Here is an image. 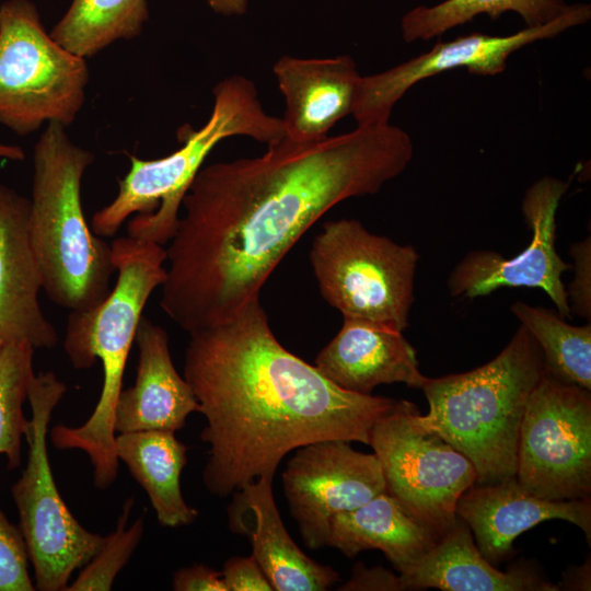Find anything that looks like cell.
<instances>
[{
	"mask_svg": "<svg viewBox=\"0 0 591 591\" xmlns=\"http://www.w3.org/2000/svg\"><path fill=\"white\" fill-rule=\"evenodd\" d=\"M274 477H259L233 493L229 526L250 538L252 555L276 591H325L339 580L332 567L316 563L289 535L273 493Z\"/></svg>",
	"mask_w": 591,
	"mask_h": 591,
	"instance_id": "obj_18",
	"label": "cell"
},
{
	"mask_svg": "<svg viewBox=\"0 0 591 591\" xmlns=\"http://www.w3.org/2000/svg\"><path fill=\"white\" fill-rule=\"evenodd\" d=\"M455 514L471 529L483 556L494 566L514 554L513 541L546 520L577 525L591 542V499L552 501L524 490L515 476L473 485L459 498Z\"/></svg>",
	"mask_w": 591,
	"mask_h": 591,
	"instance_id": "obj_16",
	"label": "cell"
},
{
	"mask_svg": "<svg viewBox=\"0 0 591 591\" xmlns=\"http://www.w3.org/2000/svg\"><path fill=\"white\" fill-rule=\"evenodd\" d=\"M340 590L399 591L405 589L399 575L395 576L381 567L368 569L362 564H357L350 580Z\"/></svg>",
	"mask_w": 591,
	"mask_h": 591,
	"instance_id": "obj_33",
	"label": "cell"
},
{
	"mask_svg": "<svg viewBox=\"0 0 591 591\" xmlns=\"http://www.w3.org/2000/svg\"><path fill=\"white\" fill-rule=\"evenodd\" d=\"M314 366L339 387L367 395L381 384L421 389L428 379L403 332L357 318H344Z\"/></svg>",
	"mask_w": 591,
	"mask_h": 591,
	"instance_id": "obj_19",
	"label": "cell"
},
{
	"mask_svg": "<svg viewBox=\"0 0 591 591\" xmlns=\"http://www.w3.org/2000/svg\"><path fill=\"white\" fill-rule=\"evenodd\" d=\"M65 126L51 121L33 154L28 229L43 290L58 306L90 309L111 291L112 246L88 224L81 184L94 154L76 144Z\"/></svg>",
	"mask_w": 591,
	"mask_h": 591,
	"instance_id": "obj_5",
	"label": "cell"
},
{
	"mask_svg": "<svg viewBox=\"0 0 591 591\" xmlns=\"http://www.w3.org/2000/svg\"><path fill=\"white\" fill-rule=\"evenodd\" d=\"M569 183L543 177L531 185L522 200V212L532 231L530 244L519 255L505 258L495 251H473L448 279L455 298L484 297L500 288H538L553 301L563 318L571 311L561 276L571 268L557 253L556 212Z\"/></svg>",
	"mask_w": 591,
	"mask_h": 591,
	"instance_id": "obj_14",
	"label": "cell"
},
{
	"mask_svg": "<svg viewBox=\"0 0 591 591\" xmlns=\"http://www.w3.org/2000/svg\"><path fill=\"white\" fill-rule=\"evenodd\" d=\"M228 591H274V587L253 555L234 556L221 570Z\"/></svg>",
	"mask_w": 591,
	"mask_h": 591,
	"instance_id": "obj_31",
	"label": "cell"
},
{
	"mask_svg": "<svg viewBox=\"0 0 591 591\" xmlns=\"http://www.w3.org/2000/svg\"><path fill=\"white\" fill-rule=\"evenodd\" d=\"M115 451L132 477L147 493L158 521L167 528L192 524L198 511L184 500L182 471L187 464V447L175 431L142 430L116 433Z\"/></svg>",
	"mask_w": 591,
	"mask_h": 591,
	"instance_id": "obj_23",
	"label": "cell"
},
{
	"mask_svg": "<svg viewBox=\"0 0 591 591\" xmlns=\"http://www.w3.org/2000/svg\"><path fill=\"white\" fill-rule=\"evenodd\" d=\"M35 348L25 341L7 343L0 354V454L9 468L21 464L22 439L28 425L23 405L34 378Z\"/></svg>",
	"mask_w": 591,
	"mask_h": 591,
	"instance_id": "obj_27",
	"label": "cell"
},
{
	"mask_svg": "<svg viewBox=\"0 0 591 591\" xmlns=\"http://www.w3.org/2000/svg\"><path fill=\"white\" fill-rule=\"evenodd\" d=\"M559 589L590 590V559L579 567H572L564 575Z\"/></svg>",
	"mask_w": 591,
	"mask_h": 591,
	"instance_id": "obj_34",
	"label": "cell"
},
{
	"mask_svg": "<svg viewBox=\"0 0 591 591\" xmlns=\"http://www.w3.org/2000/svg\"><path fill=\"white\" fill-rule=\"evenodd\" d=\"M514 476L542 499L590 498V391L544 372L522 417Z\"/></svg>",
	"mask_w": 591,
	"mask_h": 591,
	"instance_id": "obj_10",
	"label": "cell"
},
{
	"mask_svg": "<svg viewBox=\"0 0 591 591\" xmlns=\"http://www.w3.org/2000/svg\"><path fill=\"white\" fill-rule=\"evenodd\" d=\"M405 590L558 591L559 586L525 567L502 572L478 549L471 529L456 515L436 546L409 571L399 575Z\"/></svg>",
	"mask_w": 591,
	"mask_h": 591,
	"instance_id": "obj_22",
	"label": "cell"
},
{
	"mask_svg": "<svg viewBox=\"0 0 591 591\" xmlns=\"http://www.w3.org/2000/svg\"><path fill=\"white\" fill-rule=\"evenodd\" d=\"M135 341L139 349L136 381L117 398L115 432L182 429L192 413H199V404L173 363L166 331L142 316Z\"/></svg>",
	"mask_w": 591,
	"mask_h": 591,
	"instance_id": "obj_20",
	"label": "cell"
},
{
	"mask_svg": "<svg viewBox=\"0 0 591 591\" xmlns=\"http://www.w3.org/2000/svg\"><path fill=\"white\" fill-rule=\"evenodd\" d=\"M84 58L54 40L31 0L0 5V124L27 136L45 123L70 126L85 102Z\"/></svg>",
	"mask_w": 591,
	"mask_h": 591,
	"instance_id": "obj_9",
	"label": "cell"
},
{
	"mask_svg": "<svg viewBox=\"0 0 591 591\" xmlns=\"http://www.w3.org/2000/svg\"><path fill=\"white\" fill-rule=\"evenodd\" d=\"M572 4L564 0H445L434 5H418L401 21L406 43L427 40L486 14L496 20L505 12L518 13L526 26L549 23L567 12Z\"/></svg>",
	"mask_w": 591,
	"mask_h": 591,
	"instance_id": "obj_25",
	"label": "cell"
},
{
	"mask_svg": "<svg viewBox=\"0 0 591 591\" xmlns=\"http://www.w3.org/2000/svg\"><path fill=\"white\" fill-rule=\"evenodd\" d=\"M545 372L542 350L520 325L491 361L464 373L428 378L429 412L416 415L474 465L477 485L515 475L520 426L529 397Z\"/></svg>",
	"mask_w": 591,
	"mask_h": 591,
	"instance_id": "obj_4",
	"label": "cell"
},
{
	"mask_svg": "<svg viewBox=\"0 0 591 591\" xmlns=\"http://www.w3.org/2000/svg\"><path fill=\"white\" fill-rule=\"evenodd\" d=\"M183 144L153 160L129 155L130 169L118 181L116 197L97 210L91 223L99 236H113L127 223L129 236L166 244L173 236L183 198L212 149L223 139L246 136L267 146L283 138L281 118L263 108L254 83L239 74L213 88V106L199 130L184 128Z\"/></svg>",
	"mask_w": 591,
	"mask_h": 591,
	"instance_id": "obj_6",
	"label": "cell"
},
{
	"mask_svg": "<svg viewBox=\"0 0 591 591\" xmlns=\"http://www.w3.org/2000/svg\"><path fill=\"white\" fill-rule=\"evenodd\" d=\"M510 309L538 344L545 373L591 391V323L575 326L558 313L521 301Z\"/></svg>",
	"mask_w": 591,
	"mask_h": 591,
	"instance_id": "obj_26",
	"label": "cell"
},
{
	"mask_svg": "<svg viewBox=\"0 0 591 591\" xmlns=\"http://www.w3.org/2000/svg\"><path fill=\"white\" fill-rule=\"evenodd\" d=\"M390 123L201 167L167 242L160 306L188 334L231 318L300 237L343 200L376 194L413 159Z\"/></svg>",
	"mask_w": 591,
	"mask_h": 591,
	"instance_id": "obj_1",
	"label": "cell"
},
{
	"mask_svg": "<svg viewBox=\"0 0 591 591\" xmlns=\"http://www.w3.org/2000/svg\"><path fill=\"white\" fill-rule=\"evenodd\" d=\"M5 343L0 338V354L3 350Z\"/></svg>",
	"mask_w": 591,
	"mask_h": 591,
	"instance_id": "obj_37",
	"label": "cell"
},
{
	"mask_svg": "<svg viewBox=\"0 0 591 591\" xmlns=\"http://www.w3.org/2000/svg\"><path fill=\"white\" fill-rule=\"evenodd\" d=\"M66 391L67 385L54 372H40L32 379L27 394L32 416L24 437L27 460L11 488L34 570L35 590L39 591L66 590L73 571L89 563L105 541L70 512L50 467L49 420Z\"/></svg>",
	"mask_w": 591,
	"mask_h": 591,
	"instance_id": "obj_7",
	"label": "cell"
},
{
	"mask_svg": "<svg viewBox=\"0 0 591 591\" xmlns=\"http://www.w3.org/2000/svg\"><path fill=\"white\" fill-rule=\"evenodd\" d=\"M418 413L412 402L397 401L372 427L369 445L380 462L385 491L442 535L477 475L464 454L418 425Z\"/></svg>",
	"mask_w": 591,
	"mask_h": 591,
	"instance_id": "obj_11",
	"label": "cell"
},
{
	"mask_svg": "<svg viewBox=\"0 0 591 591\" xmlns=\"http://www.w3.org/2000/svg\"><path fill=\"white\" fill-rule=\"evenodd\" d=\"M250 0H207L213 12L222 15H242L246 12Z\"/></svg>",
	"mask_w": 591,
	"mask_h": 591,
	"instance_id": "obj_35",
	"label": "cell"
},
{
	"mask_svg": "<svg viewBox=\"0 0 591 591\" xmlns=\"http://www.w3.org/2000/svg\"><path fill=\"white\" fill-rule=\"evenodd\" d=\"M589 3H573L555 20L507 36L472 33L433 47L383 72L362 77L352 116L357 126L387 124L394 105L416 83L459 68L477 76H496L507 66L511 54L537 40L557 36L566 30L587 23Z\"/></svg>",
	"mask_w": 591,
	"mask_h": 591,
	"instance_id": "obj_12",
	"label": "cell"
},
{
	"mask_svg": "<svg viewBox=\"0 0 591 591\" xmlns=\"http://www.w3.org/2000/svg\"><path fill=\"white\" fill-rule=\"evenodd\" d=\"M573 258V280L567 292L570 311L580 317L591 321V241L590 236L570 246Z\"/></svg>",
	"mask_w": 591,
	"mask_h": 591,
	"instance_id": "obj_30",
	"label": "cell"
},
{
	"mask_svg": "<svg viewBox=\"0 0 591 591\" xmlns=\"http://www.w3.org/2000/svg\"><path fill=\"white\" fill-rule=\"evenodd\" d=\"M117 278L96 305L70 312L63 349L74 369H89L100 359L103 383L91 416L79 427L55 426L50 441L57 449L84 451L93 466V483L103 490L118 474L114 410L142 311L151 293L164 282L166 250L163 245L119 236L112 243Z\"/></svg>",
	"mask_w": 591,
	"mask_h": 591,
	"instance_id": "obj_3",
	"label": "cell"
},
{
	"mask_svg": "<svg viewBox=\"0 0 591 591\" xmlns=\"http://www.w3.org/2000/svg\"><path fill=\"white\" fill-rule=\"evenodd\" d=\"M148 19L147 0H71L49 34L63 48L86 59L119 39L137 37Z\"/></svg>",
	"mask_w": 591,
	"mask_h": 591,
	"instance_id": "obj_24",
	"label": "cell"
},
{
	"mask_svg": "<svg viewBox=\"0 0 591 591\" xmlns=\"http://www.w3.org/2000/svg\"><path fill=\"white\" fill-rule=\"evenodd\" d=\"M440 536L383 491L357 509L336 514L331 521L327 545L348 557L379 549L403 575L436 546Z\"/></svg>",
	"mask_w": 591,
	"mask_h": 591,
	"instance_id": "obj_21",
	"label": "cell"
},
{
	"mask_svg": "<svg viewBox=\"0 0 591 591\" xmlns=\"http://www.w3.org/2000/svg\"><path fill=\"white\" fill-rule=\"evenodd\" d=\"M134 505L132 498L125 501L115 530L105 536L100 551L86 563L77 579L68 584L67 591H108L139 545L144 530L143 518L131 525L128 519Z\"/></svg>",
	"mask_w": 591,
	"mask_h": 591,
	"instance_id": "obj_28",
	"label": "cell"
},
{
	"mask_svg": "<svg viewBox=\"0 0 591 591\" xmlns=\"http://www.w3.org/2000/svg\"><path fill=\"white\" fill-rule=\"evenodd\" d=\"M286 109L283 138L294 143L322 140L352 114L362 76L350 56L281 57L274 66Z\"/></svg>",
	"mask_w": 591,
	"mask_h": 591,
	"instance_id": "obj_17",
	"label": "cell"
},
{
	"mask_svg": "<svg viewBox=\"0 0 591 591\" xmlns=\"http://www.w3.org/2000/svg\"><path fill=\"white\" fill-rule=\"evenodd\" d=\"M27 547L19 525L0 507V591H33Z\"/></svg>",
	"mask_w": 591,
	"mask_h": 591,
	"instance_id": "obj_29",
	"label": "cell"
},
{
	"mask_svg": "<svg viewBox=\"0 0 591 591\" xmlns=\"http://www.w3.org/2000/svg\"><path fill=\"white\" fill-rule=\"evenodd\" d=\"M28 216L30 199L0 184V338L50 349L59 336L38 300L43 281Z\"/></svg>",
	"mask_w": 591,
	"mask_h": 591,
	"instance_id": "obj_15",
	"label": "cell"
},
{
	"mask_svg": "<svg viewBox=\"0 0 591 591\" xmlns=\"http://www.w3.org/2000/svg\"><path fill=\"white\" fill-rule=\"evenodd\" d=\"M0 158L12 161H22L25 159V152L19 146L0 143Z\"/></svg>",
	"mask_w": 591,
	"mask_h": 591,
	"instance_id": "obj_36",
	"label": "cell"
},
{
	"mask_svg": "<svg viewBox=\"0 0 591 591\" xmlns=\"http://www.w3.org/2000/svg\"><path fill=\"white\" fill-rule=\"evenodd\" d=\"M172 589L175 591H228L221 571L201 564L176 570L173 575Z\"/></svg>",
	"mask_w": 591,
	"mask_h": 591,
	"instance_id": "obj_32",
	"label": "cell"
},
{
	"mask_svg": "<svg viewBox=\"0 0 591 591\" xmlns=\"http://www.w3.org/2000/svg\"><path fill=\"white\" fill-rule=\"evenodd\" d=\"M206 419L207 490L233 494L321 440L369 444L397 401L344 390L274 335L259 297L225 322L189 333L184 375Z\"/></svg>",
	"mask_w": 591,
	"mask_h": 591,
	"instance_id": "obj_2",
	"label": "cell"
},
{
	"mask_svg": "<svg viewBox=\"0 0 591 591\" xmlns=\"http://www.w3.org/2000/svg\"><path fill=\"white\" fill-rule=\"evenodd\" d=\"M282 472L283 494L300 535L310 549L327 545L332 519L385 491L375 454L349 441L321 440L294 450Z\"/></svg>",
	"mask_w": 591,
	"mask_h": 591,
	"instance_id": "obj_13",
	"label": "cell"
},
{
	"mask_svg": "<svg viewBox=\"0 0 591 591\" xmlns=\"http://www.w3.org/2000/svg\"><path fill=\"white\" fill-rule=\"evenodd\" d=\"M310 263L322 298L344 318L403 332L414 303L419 254L370 232L356 219L327 221L314 237Z\"/></svg>",
	"mask_w": 591,
	"mask_h": 591,
	"instance_id": "obj_8",
	"label": "cell"
}]
</instances>
